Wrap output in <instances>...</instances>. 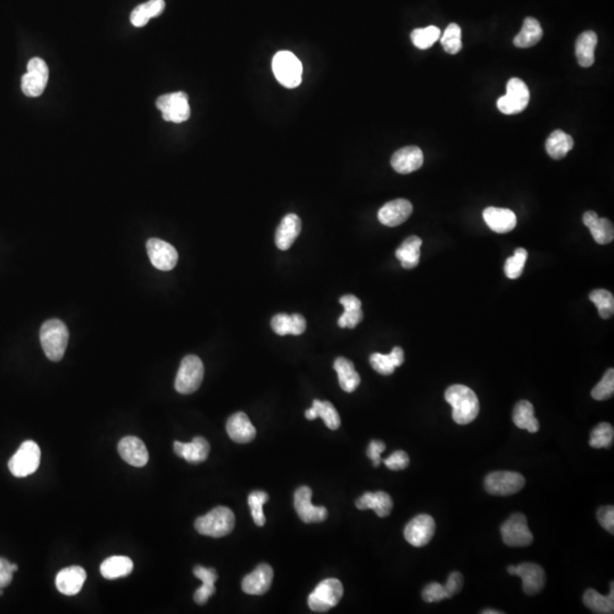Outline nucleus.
Returning <instances> with one entry per match:
<instances>
[{"instance_id": "nucleus-1", "label": "nucleus", "mask_w": 614, "mask_h": 614, "mask_svg": "<svg viewBox=\"0 0 614 614\" xmlns=\"http://www.w3.org/2000/svg\"><path fill=\"white\" fill-rule=\"evenodd\" d=\"M445 399L453 407V420L458 424H469L480 411L477 395L469 387L453 384L445 392Z\"/></svg>"}, {"instance_id": "nucleus-2", "label": "nucleus", "mask_w": 614, "mask_h": 614, "mask_svg": "<svg viewBox=\"0 0 614 614\" xmlns=\"http://www.w3.org/2000/svg\"><path fill=\"white\" fill-rule=\"evenodd\" d=\"M68 329L58 318H51L41 325L40 343L45 356L53 362H60L68 344Z\"/></svg>"}, {"instance_id": "nucleus-3", "label": "nucleus", "mask_w": 614, "mask_h": 614, "mask_svg": "<svg viewBox=\"0 0 614 614\" xmlns=\"http://www.w3.org/2000/svg\"><path fill=\"white\" fill-rule=\"evenodd\" d=\"M236 524L235 515L229 507L217 506L208 515L198 517L195 522L197 532L208 537H225L232 532Z\"/></svg>"}, {"instance_id": "nucleus-4", "label": "nucleus", "mask_w": 614, "mask_h": 614, "mask_svg": "<svg viewBox=\"0 0 614 614\" xmlns=\"http://www.w3.org/2000/svg\"><path fill=\"white\" fill-rule=\"evenodd\" d=\"M272 71L279 83L286 88L293 89L301 83L303 65L291 51L281 50L274 55Z\"/></svg>"}, {"instance_id": "nucleus-5", "label": "nucleus", "mask_w": 614, "mask_h": 614, "mask_svg": "<svg viewBox=\"0 0 614 614\" xmlns=\"http://www.w3.org/2000/svg\"><path fill=\"white\" fill-rule=\"evenodd\" d=\"M204 379V365L198 356L187 355L180 364L176 378V390L189 395L198 389Z\"/></svg>"}, {"instance_id": "nucleus-6", "label": "nucleus", "mask_w": 614, "mask_h": 614, "mask_svg": "<svg viewBox=\"0 0 614 614\" xmlns=\"http://www.w3.org/2000/svg\"><path fill=\"white\" fill-rule=\"evenodd\" d=\"M344 595V587L338 579L323 580L316 586L312 594L308 596V606L311 610L318 613L329 611L338 604Z\"/></svg>"}, {"instance_id": "nucleus-7", "label": "nucleus", "mask_w": 614, "mask_h": 614, "mask_svg": "<svg viewBox=\"0 0 614 614\" xmlns=\"http://www.w3.org/2000/svg\"><path fill=\"white\" fill-rule=\"evenodd\" d=\"M40 460H41V452L37 443L26 441L11 456L9 462V469L14 477H28L37 471L40 465Z\"/></svg>"}, {"instance_id": "nucleus-8", "label": "nucleus", "mask_w": 614, "mask_h": 614, "mask_svg": "<svg viewBox=\"0 0 614 614\" xmlns=\"http://www.w3.org/2000/svg\"><path fill=\"white\" fill-rule=\"evenodd\" d=\"M530 100L528 85L519 77H512L506 85V94L498 98L497 108L505 115L519 114L526 109Z\"/></svg>"}, {"instance_id": "nucleus-9", "label": "nucleus", "mask_w": 614, "mask_h": 614, "mask_svg": "<svg viewBox=\"0 0 614 614\" xmlns=\"http://www.w3.org/2000/svg\"><path fill=\"white\" fill-rule=\"evenodd\" d=\"M156 106L162 112L163 119L168 122H185L190 117L188 95L182 91L158 97Z\"/></svg>"}, {"instance_id": "nucleus-10", "label": "nucleus", "mask_w": 614, "mask_h": 614, "mask_svg": "<svg viewBox=\"0 0 614 614\" xmlns=\"http://www.w3.org/2000/svg\"><path fill=\"white\" fill-rule=\"evenodd\" d=\"M526 485V479L520 473L511 471L492 472L485 479L487 492L495 496H509L517 494Z\"/></svg>"}, {"instance_id": "nucleus-11", "label": "nucleus", "mask_w": 614, "mask_h": 614, "mask_svg": "<svg viewBox=\"0 0 614 614\" xmlns=\"http://www.w3.org/2000/svg\"><path fill=\"white\" fill-rule=\"evenodd\" d=\"M500 534L504 543L511 547H524L534 540L532 532L529 530L526 515L515 513L500 527Z\"/></svg>"}, {"instance_id": "nucleus-12", "label": "nucleus", "mask_w": 614, "mask_h": 614, "mask_svg": "<svg viewBox=\"0 0 614 614\" xmlns=\"http://www.w3.org/2000/svg\"><path fill=\"white\" fill-rule=\"evenodd\" d=\"M49 79L48 65L39 57L28 60V72L22 77V91L28 97L43 94Z\"/></svg>"}, {"instance_id": "nucleus-13", "label": "nucleus", "mask_w": 614, "mask_h": 614, "mask_svg": "<svg viewBox=\"0 0 614 614\" xmlns=\"http://www.w3.org/2000/svg\"><path fill=\"white\" fill-rule=\"evenodd\" d=\"M507 572L522 579L523 591L527 595H536L543 591L546 574L544 569L536 563H521L519 566H507Z\"/></svg>"}, {"instance_id": "nucleus-14", "label": "nucleus", "mask_w": 614, "mask_h": 614, "mask_svg": "<svg viewBox=\"0 0 614 614\" xmlns=\"http://www.w3.org/2000/svg\"><path fill=\"white\" fill-rule=\"evenodd\" d=\"M435 532L436 522L433 517L428 515H420L407 523L404 530V536L407 543L414 547H422L429 543Z\"/></svg>"}, {"instance_id": "nucleus-15", "label": "nucleus", "mask_w": 614, "mask_h": 614, "mask_svg": "<svg viewBox=\"0 0 614 614\" xmlns=\"http://www.w3.org/2000/svg\"><path fill=\"white\" fill-rule=\"evenodd\" d=\"M295 509L297 515L305 523H318L325 520L328 511L323 506L312 504V489L310 487H299L295 492Z\"/></svg>"}, {"instance_id": "nucleus-16", "label": "nucleus", "mask_w": 614, "mask_h": 614, "mask_svg": "<svg viewBox=\"0 0 614 614\" xmlns=\"http://www.w3.org/2000/svg\"><path fill=\"white\" fill-rule=\"evenodd\" d=\"M147 253L151 264L161 271L172 270L179 259L176 248L161 239L151 238L148 240Z\"/></svg>"}, {"instance_id": "nucleus-17", "label": "nucleus", "mask_w": 614, "mask_h": 614, "mask_svg": "<svg viewBox=\"0 0 614 614\" xmlns=\"http://www.w3.org/2000/svg\"><path fill=\"white\" fill-rule=\"evenodd\" d=\"M413 206L407 199L398 198L387 203L379 210L378 219L386 227H397L409 219Z\"/></svg>"}, {"instance_id": "nucleus-18", "label": "nucleus", "mask_w": 614, "mask_h": 614, "mask_svg": "<svg viewBox=\"0 0 614 614\" xmlns=\"http://www.w3.org/2000/svg\"><path fill=\"white\" fill-rule=\"evenodd\" d=\"M117 449H119V456L130 465L141 468L145 466L149 460V454L145 443L134 436H128L121 439Z\"/></svg>"}, {"instance_id": "nucleus-19", "label": "nucleus", "mask_w": 614, "mask_h": 614, "mask_svg": "<svg viewBox=\"0 0 614 614\" xmlns=\"http://www.w3.org/2000/svg\"><path fill=\"white\" fill-rule=\"evenodd\" d=\"M424 153L420 148L415 146H407V147L398 149L392 155V166L396 172L401 174L412 173L424 164Z\"/></svg>"}, {"instance_id": "nucleus-20", "label": "nucleus", "mask_w": 614, "mask_h": 614, "mask_svg": "<svg viewBox=\"0 0 614 614\" xmlns=\"http://www.w3.org/2000/svg\"><path fill=\"white\" fill-rule=\"evenodd\" d=\"M87 579V572L81 566H73L63 569L56 577V587L66 596L79 594Z\"/></svg>"}, {"instance_id": "nucleus-21", "label": "nucleus", "mask_w": 614, "mask_h": 614, "mask_svg": "<svg viewBox=\"0 0 614 614\" xmlns=\"http://www.w3.org/2000/svg\"><path fill=\"white\" fill-rule=\"evenodd\" d=\"M273 570L269 564H261L242 580V591L246 594L263 595L272 585Z\"/></svg>"}, {"instance_id": "nucleus-22", "label": "nucleus", "mask_w": 614, "mask_h": 614, "mask_svg": "<svg viewBox=\"0 0 614 614\" xmlns=\"http://www.w3.org/2000/svg\"><path fill=\"white\" fill-rule=\"evenodd\" d=\"M173 448L179 458H185L189 463L198 464L208 460L210 447L205 438L195 437L190 443L174 441Z\"/></svg>"}, {"instance_id": "nucleus-23", "label": "nucleus", "mask_w": 614, "mask_h": 614, "mask_svg": "<svg viewBox=\"0 0 614 614\" xmlns=\"http://www.w3.org/2000/svg\"><path fill=\"white\" fill-rule=\"evenodd\" d=\"M483 215L489 229L496 233L510 232L517 225V215L507 208H487Z\"/></svg>"}, {"instance_id": "nucleus-24", "label": "nucleus", "mask_w": 614, "mask_h": 614, "mask_svg": "<svg viewBox=\"0 0 614 614\" xmlns=\"http://www.w3.org/2000/svg\"><path fill=\"white\" fill-rule=\"evenodd\" d=\"M227 431L231 439L238 443H250L256 437V429L244 412L231 415L227 422Z\"/></svg>"}, {"instance_id": "nucleus-25", "label": "nucleus", "mask_w": 614, "mask_h": 614, "mask_svg": "<svg viewBox=\"0 0 614 614\" xmlns=\"http://www.w3.org/2000/svg\"><path fill=\"white\" fill-rule=\"evenodd\" d=\"M583 225L588 227L595 242L600 244H610L614 239V229L611 221L600 217L596 212L588 210L583 216Z\"/></svg>"}, {"instance_id": "nucleus-26", "label": "nucleus", "mask_w": 614, "mask_h": 614, "mask_svg": "<svg viewBox=\"0 0 614 614\" xmlns=\"http://www.w3.org/2000/svg\"><path fill=\"white\" fill-rule=\"evenodd\" d=\"M301 230V221L296 214H288L280 222L276 231V244L279 249L287 250L298 238Z\"/></svg>"}, {"instance_id": "nucleus-27", "label": "nucleus", "mask_w": 614, "mask_h": 614, "mask_svg": "<svg viewBox=\"0 0 614 614\" xmlns=\"http://www.w3.org/2000/svg\"><path fill=\"white\" fill-rule=\"evenodd\" d=\"M392 497L384 492H367L356 500L358 510H373L380 517H388L392 513Z\"/></svg>"}, {"instance_id": "nucleus-28", "label": "nucleus", "mask_w": 614, "mask_h": 614, "mask_svg": "<svg viewBox=\"0 0 614 614\" xmlns=\"http://www.w3.org/2000/svg\"><path fill=\"white\" fill-rule=\"evenodd\" d=\"M403 362L404 350L401 347H394V350L388 355L373 352L372 355L370 356L371 367L382 375H392L396 367H401Z\"/></svg>"}, {"instance_id": "nucleus-29", "label": "nucleus", "mask_w": 614, "mask_h": 614, "mask_svg": "<svg viewBox=\"0 0 614 614\" xmlns=\"http://www.w3.org/2000/svg\"><path fill=\"white\" fill-rule=\"evenodd\" d=\"M333 369L338 375L341 389L346 392H355L356 388L361 384V377L356 372L352 362L345 357H338L333 363Z\"/></svg>"}, {"instance_id": "nucleus-30", "label": "nucleus", "mask_w": 614, "mask_h": 614, "mask_svg": "<svg viewBox=\"0 0 614 614\" xmlns=\"http://www.w3.org/2000/svg\"><path fill=\"white\" fill-rule=\"evenodd\" d=\"M307 420H314L320 418L327 424L328 428L331 430H337L340 426L341 421L337 409L330 402H321L314 399L312 407L305 412Z\"/></svg>"}, {"instance_id": "nucleus-31", "label": "nucleus", "mask_w": 614, "mask_h": 614, "mask_svg": "<svg viewBox=\"0 0 614 614\" xmlns=\"http://www.w3.org/2000/svg\"><path fill=\"white\" fill-rule=\"evenodd\" d=\"M193 574L203 581V585L197 589L193 598L198 605H204L210 600V597L215 593L214 583L217 579V573L214 569L197 566L193 569Z\"/></svg>"}, {"instance_id": "nucleus-32", "label": "nucleus", "mask_w": 614, "mask_h": 614, "mask_svg": "<svg viewBox=\"0 0 614 614\" xmlns=\"http://www.w3.org/2000/svg\"><path fill=\"white\" fill-rule=\"evenodd\" d=\"M596 45L597 34L594 31H586L580 34L576 41V56L580 66L591 68L594 64Z\"/></svg>"}, {"instance_id": "nucleus-33", "label": "nucleus", "mask_w": 614, "mask_h": 614, "mask_svg": "<svg viewBox=\"0 0 614 614\" xmlns=\"http://www.w3.org/2000/svg\"><path fill=\"white\" fill-rule=\"evenodd\" d=\"M134 570V562L128 556H111L100 566V573L108 580L126 577Z\"/></svg>"}, {"instance_id": "nucleus-34", "label": "nucleus", "mask_w": 614, "mask_h": 614, "mask_svg": "<svg viewBox=\"0 0 614 614\" xmlns=\"http://www.w3.org/2000/svg\"><path fill=\"white\" fill-rule=\"evenodd\" d=\"M543 38V28L534 17H527L521 31L515 36L513 43L517 48H530Z\"/></svg>"}, {"instance_id": "nucleus-35", "label": "nucleus", "mask_w": 614, "mask_h": 614, "mask_svg": "<svg viewBox=\"0 0 614 614\" xmlns=\"http://www.w3.org/2000/svg\"><path fill=\"white\" fill-rule=\"evenodd\" d=\"M422 244L421 238L411 236L404 240L403 244L396 250V257L401 262L404 269H414L420 262V248Z\"/></svg>"}, {"instance_id": "nucleus-36", "label": "nucleus", "mask_w": 614, "mask_h": 614, "mask_svg": "<svg viewBox=\"0 0 614 614\" xmlns=\"http://www.w3.org/2000/svg\"><path fill=\"white\" fill-rule=\"evenodd\" d=\"M574 142L570 134L562 130H555L546 140V151L553 159H561L573 148Z\"/></svg>"}, {"instance_id": "nucleus-37", "label": "nucleus", "mask_w": 614, "mask_h": 614, "mask_svg": "<svg viewBox=\"0 0 614 614\" xmlns=\"http://www.w3.org/2000/svg\"><path fill=\"white\" fill-rule=\"evenodd\" d=\"M513 422L519 429L527 430L532 433L539 430V422L534 416V405L528 401H520L515 405Z\"/></svg>"}, {"instance_id": "nucleus-38", "label": "nucleus", "mask_w": 614, "mask_h": 614, "mask_svg": "<svg viewBox=\"0 0 614 614\" xmlns=\"http://www.w3.org/2000/svg\"><path fill=\"white\" fill-rule=\"evenodd\" d=\"M583 604L591 612L598 614H610L614 612V583H611V591L608 596H603L595 589H587L583 594Z\"/></svg>"}, {"instance_id": "nucleus-39", "label": "nucleus", "mask_w": 614, "mask_h": 614, "mask_svg": "<svg viewBox=\"0 0 614 614\" xmlns=\"http://www.w3.org/2000/svg\"><path fill=\"white\" fill-rule=\"evenodd\" d=\"M165 9L164 0H149L147 3L136 6L131 13V23L136 28L145 26L151 18L159 16Z\"/></svg>"}, {"instance_id": "nucleus-40", "label": "nucleus", "mask_w": 614, "mask_h": 614, "mask_svg": "<svg viewBox=\"0 0 614 614\" xmlns=\"http://www.w3.org/2000/svg\"><path fill=\"white\" fill-rule=\"evenodd\" d=\"M591 299L596 305L597 311L600 318H610L614 313L613 293L606 289H596L589 295Z\"/></svg>"}, {"instance_id": "nucleus-41", "label": "nucleus", "mask_w": 614, "mask_h": 614, "mask_svg": "<svg viewBox=\"0 0 614 614\" xmlns=\"http://www.w3.org/2000/svg\"><path fill=\"white\" fill-rule=\"evenodd\" d=\"M439 38H441V30L435 26H430L424 28H415L411 33L413 45L416 48L422 49V50L432 47Z\"/></svg>"}, {"instance_id": "nucleus-42", "label": "nucleus", "mask_w": 614, "mask_h": 614, "mask_svg": "<svg viewBox=\"0 0 614 614\" xmlns=\"http://www.w3.org/2000/svg\"><path fill=\"white\" fill-rule=\"evenodd\" d=\"M614 429L613 426L606 422L595 426L591 431L589 445L593 448H610L613 443Z\"/></svg>"}, {"instance_id": "nucleus-43", "label": "nucleus", "mask_w": 614, "mask_h": 614, "mask_svg": "<svg viewBox=\"0 0 614 614\" xmlns=\"http://www.w3.org/2000/svg\"><path fill=\"white\" fill-rule=\"evenodd\" d=\"M441 45L446 53L458 54L462 49V31L456 23H451L443 32L441 39Z\"/></svg>"}, {"instance_id": "nucleus-44", "label": "nucleus", "mask_w": 614, "mask_h": 614, "mask_svg": "<svg viewBox=\"0 0 614 614\" xmlns=\"http://www.w3.org/2000/svg\"><path fill=\"white\" fill-rule=\"evenodd\" d=\"M269 500V495L262 490L250 492L248 496V505L256 526L263 527L265 524V515L263 505Z\"/></svg>"}, {"instance_id": "nucleus-45", "label": "nucleus", "mask_w": 614, "mask_h": 614, "mask_svg": "<svg viewBox=\"0 0 614 614\" xmlns=\"http://www.w3.org/2000/svg\"><path fill=\"white\" fill-rule=\"evenodd\" d=\"M527 259H528V252L524 248L515 249V255L506 259L505 266H504L506 276L509 279L519 278L522 274Z\"/></svg>"}, {"instance_id": "nucleus-46", "label": "nucleus", "mask_w": 614, "mask_h": 614, "mask_svg": "<svg viewBox=\"0 0 614 614\" xmlns=\"http://www.w3.org/2000/svg\"><path fill=\"white\" fill-rule=\"evenodd\" d=\"M614 394V370L608 369L602 380L591 390V397L596 401H605Z\"/></svg>"}, {"instance_id": "nucleus-47", "label": "nucleus", "mask_w": 614, "mask_h": 614, "mask_svg": "<svg viewBox=\"0 0 614 614\" xmlns=\"http://www.w3.org/2000/svg\"><path fill=\"white\" fill-rule=\"evenodd\" d=\"M422 597L426 603H437L448 598L445 586L438 583L426 585L422 591Z\"/></svg>"}, {"instance_id": "nucleus-48", "label": "nucleus", "mask_w": 614, "mask_h": 614, "mask_svg": "<svg viewBox=\"0 0 614 614\" xmlns=\"http://www.w3.org/2000/svg\"><path fill=\"white\" fill-rule=\"evenodd\" d=\"M271 327L273 331L279 335H291V328H293V322H291V316L288 314H276L273 316L271 321Z\"/></svg>"}, {"instance_id": "nucleus-49", "label": "nucleus", "mask_w": 614, "mask_h": 614, "mask_svg": "<svg viewBox=\"0 0 614 614\" xmlns=\"http://www.w3.org/2000/svg\"><path fill=\"white\" fill-rule=\"evenodd\" d=\"M362 320H363L362 307H360V308H350V310H345L344 314L339 318L338 325L340 328L354 329Z\"/></svg>"}, {"instance_id": "nucleus-50", "label": "nucleus", "mask_w": 614, "mask_h": 614, "mask_svg": "<svg viewBox=\"0 0 614 614\" xmlns=\"http://www.w3.org/2000/svg\"><path fill=\"white\" fill-rule=\"evenodd\" d=\"M384 463L386 464L388 469L392 470V471L406 469L409 464V455L404 451H396L390 455L389 458L384 460Z\"/></svg>"}, {"instance_id": "nucleus-51", "label": "nucleus", "mask_w": 614, "mask_h": 614, "mask_svg": "<svg viewBox=\"0 0 614 614\" xmlns=\"http://www.w3.org/2000/svg\"><path fill=\"white\" fill-rule=\"evenodd\" d=\"M597 520L603 528L610 534H614V507L612 505L603 506L597 511Z\"/></svg>"}, {"instance_id": "nucleus-52", "label": "nucleus", "mask_w": 614, "mask_h": 614, "mask_svg": "<svg viewBox=\"0 0 614 614\" xmlns=\"http://www.w3.org/2000/svg\"><path fill=\"white\" fill-rule=\"evenodd\" d=\"M17 569L18 566L16 564L0 557V588H5L11 583L13 574L17 571Z\"/></svg>"}, {"instance_id": "nucleus-53", "label": "nucleus", "mask_w": 614, "mask_h": 614, "mask_svg": "<svg viewBox=\"0 0 614 614\" xmlns=\"http://www.w3.org/2000/svg\"><path fill=\"white\" fill-rule=\"evenodd\" d=\"M443 586H445V589H446L447 596H448V598H452L453 596L458 594L462 587H463V577H462V574L458 571L452 572V573L449 574L446 585Z\"/></svg>"}, {"instance_id": "nucleus-54", "label": "nucleus", "mask_w": 614, "mask_h": 614, "mask_svg": "<svg viewBox=\"0 0 614 614\" xmlns=\"http://www.w3.org/2000/svg\"><path fill=\"white\" fill-rule=\"evenodd\" d=\"M386 449L384 443L380 441H372L370 443L369 448H367V456L370 460H372L373 465L377 468L381 462V453Z\"/></svg>"}, {"instance_id": "nucleus-55", "label": "nucleus", "mask_w": 614, "mask_h": 614, "mask_svg": "<svg viewBox=\"0 0 614 614\" xmlns=\"http://www.w3.org/2000/svg\"><path fill=\"white\" fill-rule=\"evenodd\" d=\"M291 322H293L291 335H299L306 330V320L301 314H293L291 316Z\"/></svg>"}, {"instance_id": "nucleus-56", "label": "nucleus", "mask_w": 614, "mask_h": 614, "mask_svg": "<svg viewBox=\"0 0 614 614\" xmlns=\"http://www.w3.org/2000/svg\"><path fill=\"white\" fill-rule=\"evenodd\" d=\"M339 301H340V304L344 306L345 310H350V308H360V307H362L361 301L354 295L343 296Z\"/></svg>"}, {"instance_id": "nucleus-57", "label": "nucleus", "mask_w": 614, "mask_h": 614, "mask_svg": "<svg viewBox=\"0 0 614 614\" xmlns=\"http://www.w3.org/2000/svg\"><path fill=\"white\" fill-rule=\"evenodd\" d=\"M483 614H502L503 612L500 611H494V610H485V611L481 612Z\"/></svg>"}, {"instance_id": "nucleus-58", "label": "nucleus", "mask_w": 614, "mask_h": 614, "mask_svg": "<svg viewBox=\"0 0 614 614\" xmlns=\"http://www.w3.org/2000/svg\"><path fill=\"white\" fill-rule=\"evenodd\" d=\"M0 595H3V589L0 588Z\"/></svg>"}]
</instances>
